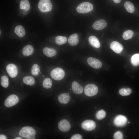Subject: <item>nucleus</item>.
<instances>
[{"label":"nucleus","mask_w":139,"mask_h":139,"mask_svg":"<svg viewBox=\"0 0 139 139\" xmlns=\"http://www.w3.org/2000/svg\"><path fill=\"white\" fill-rule=\"evenodd\" d=\"M35 130L32 127L25 126L22 128L19 133V135L27 139H35Z\"/></svg>","instance_id":"f257e3e1"},{"label":"nucleus","mask_w":139,"mask_h":139,"mask_svg":"<svg viewBox=\"0 0 139 139\" xmlns=\"http://www.w3.org/2000/svg\"><path fill=\"white\" fill-rule=\"evenodd\" d=\"M38 6L39 10L43 13L50 12L53 8L50 0H40Z\"/></svg>","instance_id":"f03ea898"},{"label":"nucleus","mask_w":139,"mask_h":139,"mask_svg":"<svg viewBox=\"0 0 139 139\" xmlns=\"http://www.w3.org/2000/svg\"><path fill=\"white\" fill-rule=\"evenodd\" d=\"M93 9V6L91 3L84 2L80 4L76 8L77 12L80 13H88Z\"/></svg>","instance_id":"7ed1b4c3"},{"label":"nucleus","mask_w":139,"mask_h":139,"mask_svg":"<svg viewBox=\"0 0 139 139\" xmlns=\"http://www.w3.org/2000/svg\"><path fill=\"white\" fill-rule=\"evenodd\" d=\"M53 79L56 80H60L64 77L65 73L64 70L59 67L56 68L53 70L50 74Z\"/></svg>","instance_id":"20e7f679"},{"label":"nucleus","mask_w":139,"mask_h":139,"mask_svg":"<svg viewBox=\"0 0 139 139\" xmlns=\"http://www.w3.org/2000/svg\"><path fill=\"white\" fill-rule=\"evenodd\" d=\"M98 90V88L95 85L89 84L85 86L84 92L85 94L87 96L92 97L97 94Z\"/></svg>","instance_id":"39448f33"},{"label":"nucleus","mask_w":139,"mask_h":139,"mask_svg":"<svg viewBox=\"0 0 139 139\" xmlns=\"http://www.w3.org/2000/svg\"><path fill=\"white\" fill-rule=\"evenodd\" d=\"M19 100V99L17 95L14 94L11 95L5 100V105L7 107H11L17 103Z\"/></svg>","instance_id":"423d86ee"},{"label":"nucleus","mask_w":139,"mask_h":139,"mask_svg":"<svg viewBox=\"0 0 139 139\" xmlns=\"http://www.w3.org/2000/svg\"><path fill=\"white\" fill-rule=\"evenodd\" d=\"M81 127L84 130L91 131L95 128L96 124L94 121L90 120H84L82 123Z\"/></svg>","instance_id":"0eeeda50"},{"label":"nucleus","mask_w":139,"mask_h":139,"mask_svg":"<svg viewBox=\"0 0 139 139\" xmlns=\"http://www.w3.org/2000/svg\"><path fill=\"white\" fill-rule=\"evenodd\" d=\"M6 70L9 75L12 78L15 77L18 74V69L14 64H8L6 67Z\"/></svg>","instance_id":"6e6552de"},{"label":"nucleus","mask_w":139,"mask_h":139,"mask_svg":"<svg viewBox=\"0 0 139 139\" xmlns=\"http://www.w3.org/2000/svg\"><path fill=\"white\" fill-rule=\"evenodd\" d=\"M127 119L125 116L122 115L117 116L114 119V123L116 126L119 127H123L126 124Z\"/></svg>","instance_id":"1a4fd4ad"},{"label":"nucleus","mask_w":139,"mask_h":139,"mask_svg":"<svg viewBox=\"0 0 139 139\" xmlns=\"http://www.w3.org/2000/svg\"><path fill=\"white\" fill-rule=\"evenodd\" d=\"M58 127L60 130L63 132H67L71 128L69 122L65 119H62L59 121L58 124Z\"/></svg>","instance_id":"9d476101"},{"label":"nucleus","mask_w":139,"mask_h":139,"mask_svg":"<svg viewBox=\"0 0 139 139\" xmlns=\"http://www.w3.org/2000/svg\"><path fill=\"white\" fill-rule=\"evenodd\" d=\"M87 61L90 66L94 68H99L102 65V63L100 60L94 58L89 57Z\"/></svg>","instance_id":"9b49d317"},{"label":"nucleus","mask_w":139,"mask_h":139,"mask_svg":"<svg viewBox=\"0 0 139 139\" xmlns=\"http://www.w3.org/2000/svg\"><path fill=\"white\" fill-rule=\"evenodd\" d=\"M107 25V23L104 20L100 19L96 21L93 24L92 27L94 29L100 30L103 29Z\"/></svg>","instance_id":"f8f14e48"},{"label":"nucleus","mask_w":139,"mask_h":139,"mask_svg":"<svg viewBox=\"0 0 139 139\" xmlns=\"http://www.w3.org/2000/svg\"><path fill=\"white\" fill-rule=\"evenodd\" d=\"M110 48L116 53H120L123 49V47L120 44L116 41L112 42L110 45Z\"/></svg>","instance_id":"ddd939ff"},{"label":"nucleus","mask_w":139,"mask_h":139,"mask_svg":"<svg viewBox=\"0 0 139 139\" xmlns=\"http://www.w3.org/2000/svg\"><path fill=\"white\" fill-rule=\"evenodd\" d=\"M72 87L73 91L76 94H81L83 91V87L76 81L72 82Z\"/></svg>","instance_id":"4468645a"},{"label":"nucleus","mask_w":139,"mask_h":139,"mask_svg":"<svg viewBox=\"0 0 139 139\" xmlns=\"http://www.w3.org/2000/svg\"><path fill=\"white\" fill-rule=\"evenodd\" d=\"M58 99L61 103L66 104L70 102V97L68 93H62L59 95Z\"/></svg>","instance_id":"2eb2a0df"},{"label":"nucleus","mask_w":139,"mask_h":139,"mask_svg":"<svg viewBox=\"0 0 139 139\" xmlns=\"http://www.w3.org/2000/svg\"><path fill=\"white\" fill-rule=\"evenodd\" d=\"M79 42V36L77 33H74L72 34L68 38V43L71 46L77 45L78 44Z\"/></svg>","instance_id":"dca6fc26"},{"label":"nucleus","mask_w":139,"mask_h":139,"mask_svg":"<svg viewBox=\"0 0 139 139\" xmlns=\"http://www.w3.org/2000/svg\"><path fill=\"white\" fill-rule=\"evenodd\" d=\"M89 41L90 45L94 47L98 48L100 46V43L98 40L94 36H90L89 38Z\"/></svg>","instance_id":"f3484780"},{"label":"nucleus","mask_w":139,"mask_h":139,"mask_svg":"<svg viewBox=\"0 0 139 139\" xmlns=\"http://www.w3.org/2000/svg\"><path fill=\"white\" fill-rule=\"evenodd\" d=\"M43 52L45 55L49 57L54 56L57 54V52L55 50L47 47H45L44 48Z\"/></svg>","instance_id":"a211bd4d"},{"label":"nucleus","mask_w":139,"mask_h":139,"mask_svg":"<svg viewBox=\"0 0 139 139\" xmlns=\"http://www.w3.org/2000/svg\"><path fill=\"white\" fill-rule=\"evenodd\" d=\"M33 47L30 45H27L23 49L22 52L23 55L25 56H28L32 55L34 52Z\"/></svg>","instance_id":"6ab92c4d"},{"label":"nucleus","mask_w":139,"mask_h":139,"mask_svg":"<svg viewBox=\"0 0 139 139\" xmlns=\"http://www.w3.org/2000/svg\"><path fill=\"white\" fill-rule=\"evenodd\" d=\"M15 33L20 37H22L24 36L25 32L23 27L21 25L16 26L14 30Z\"/></svg>","instance_id":"aec40b11"},{"label":"nucleus","mask_w":139,"mask_h":139,"mask_svg":"<svg viewBox=\"0 0 139 139\" xmlns=\"http://www.w3.org/2000/svg\"><path fill=\"white\" fill-rule=\"evenodd\" d=\"M20 7L21 9L28 11L30 8V5L28 0H21L20 4Z\"/></svg>","instance_id":"412c9836"},{"label":"nucleus","mask_w":139,"mask_h":139,"mask_svg":"<svg viewBox=\"0 0 139 139\" xmlns=\"http://www.w3.org/2000/svg\"><path fill=\"white\" fill-rule=\"evenodd\" d=\"M125 8L128 12L132 13L135 11V8L133 4L129 1H126L124 4Z\"/></svg>","instance_id":"4be33fe9"},{"label":"nucleus","mask_w":139,"mask_h":139,"mask_svg":"<svg viewBox=\"0 0 139 139\" xmlns=\"http://www.w3.org/2000/svg\"><path fill=\"white\" fill-rule=\"evenodd\" d=\"M67 41L66 37L62 36H58L55 38L56 43L58 45H60L66 43Z\"/></svg>","instance_id":"5701e85b"},{"label":"nucleus","mask_w":139,"mask_h":139,"mask_svg":"<svg viewBox=\"0 0 139 139\" xmlns=\"http://www.w3.org/2000/svg\"><path fill=\"white\" fill-rule=\"evenodd\" d=\"M23 81L25 84L32 85L35 83V80L34 78L31 76H27L24 77L23 79Z\"/></svg>","instance_id":"b1692460"},{"label":"nucleus","mask_w":139,"mask_h":139,"mask_svg":"<svg viewBox=\"0 0 139 139\" xmlns=\"http://www.w3.org/2000/svg\"><path fill=\"white\" fill-rule=\"evenodd\" d=\"M42 85L45 88L48 89L51 88L52 85V80L49 78H45L43 82Z\"/></svg>","instance_id":"393cba45"},{"label":"nucleus","mask_w":139,"mask_h":139,"mask_svg":"<svg viewBox=\"0 0 139 139\" xmlns=\"http://www.w3.org/2000/svg\"><path fill=\"white\" fill-rule=\"evenodd\" d=\"M131 62L134 66L139 65V54H136L133 55L131 57Z\"/></svg>","instance_id":"a878e982"},{"label":"nucleus","mask_w":139,"mask_h":139,"mask_svg":"<svg viewBox=\"0 0 139 139\" xmlns=\"http://www.w3.org/2000/svg\"><path fill=\"white\" fill-rule=\"evenodd\" d=\"M133 34L134 32L132 31L128 30L124 32L123 35V37L124 40H128L132 38Z\"/></svg>","instance_id":"bb28decb"},{"label":"nucleus","mask_w":139,"mask_h":139,"mask_svg":"<svg viewBox=\"0 0 139 139\" xmlns=\"http://www.w3.org/2000/svg\"><path fill=\"white\" fill-rule=\"evenodd\" d=\"M32 74L34 76H36L39 74L40 72V69L39 66L36 64H34L32 66L31 70Z\"/></svg>","instance_id":"cd10ccee"},{"label":"nucleus","mask_w":139,"mask_h":139,"mask_svg":"<svg viewBox=\"0 0 139 139\" xmlns=\"http://www.w3.org/2000/svg\"><path fill=\"white\" fill-rule=\"evenodd\" d=\"M1 84L3 87L6 88L9 85L8 79L6 76H3L1 78Z\"/></svg>","instance_id":"c85d7f7f"},{"label":"nucleus","mask_w":139,"mask_h":139,"mask_svg":"<svg viewBox=\"0 0 139 139\" xmlns=\"http://www.w3.org/2000/svg\"><path fill=\"white\" fill-rule=\"evenodd\" d=\"M132 92L131 90L129 88H122L120 89L119 91V93L123 96L130 95Z\"/></svg>","instance_id":"c756f323"},{"label":"nucleus","mask_w":139,"mask_h":139,"mask_svg":"<svg viewBox=\"0 0 139 139\" xmlns=\"http://www.w3.org/2000/svg\"><path fill=\"white\" fill-rule=\"evenodd\" d=\"M106 115V113L105 111L101 110L99 111L96 113L95 116L98 119L101 120L104 118Z\"/></svg>","instance_id":"7c9ffc66"},{"label":"nucleus","mask_w":139,"mask_h":139,"mask_svg":"<svg viewBox=\"0 0 139 139\" xmlns=\"http://www.w3.org/2000/svg\"><path fill=\"white\" fill-rule=\"evenodd\" d=\"M114 137L115 139H122L123 138V136L122 133L118 131L115 133Z\"/></svg>","instance_id":"2f4dec72"},{"label":"nucleus","mask_w":139,"mask_h":139,"mask_svg":"<svg viewBox=\"0 0 139 139\" xmlns=\"http://www.w3.org/2000/svg\"><path fill=\"white\" fill-rule=\"evenodd\" d=\"M82 136L80 134H76L73 135L71 138V139H82Z\"/></svg>","instance_id":"473e14b6"},{"label":"nucleus","mask_w":139,"mask_h":139,"mask_svg":"<svg viewBox=\"0 0 139 139\" xmlns=\"http://www.w3.org/2000/svg\"><path fill=\"white\" fill-rule=\"evenodd\" d=\"M0 139H7L6 136L4 135L1 134L0 135Z\"/></svg>","instance_id":"72a5a7b5"},{"label":"nucleus","mask_w":139,"mask_h":139,"mask_svg":"<svg viewBox=\"0 0 139 139\" xmlns=\"http://www.w3.org/2000/svg\"><path fill=\"white\" fill-rule=\"evenodd\" d=\"M121 0H113L114 3H118L121 1Z\"/></svg>","instance_id":"f704fd0d"},{"label":"nucleus","mask_w":139,"mask_h":139,"mask_svg":"<svg viewBox=\"0 0 139 139\" xmlns=\"http://www.w3.org/2000/svg\"><path fill=\"white\" fill-rule=\"evenodd\" d=\"M28 11L24 10V11L23 12V13L24 15H26L28 13L27 12Z\"/></svg>","instance_id":"c9c22d12"},{"label":"nucleus","mask_w":139,"mask_h":139,"mask_svg":"<svg viewBox=\"0 0 139 139\" xmlns=\"http://www.w3.org/2000/svg\"><path fill=\"white\" fill-rule=\"evenodd\" d=\"M15 139H22L20 137H16L14 138Z\"/></svg>","instance_id":"e433bc0d"},{"label":"nucleus","mask_w":139,"mask_h":139,"mask_svg":"<svg viewBox=\"0 0 139 139\" xmlns=\"http://www.w3.org/2000/svg\"><path fill=\"white\" fill-rule=\"evenodd\" d=\"M42 76H43V77L44 76V75H42Z\"/></svg>","instance_id":"4c0bfd02"}]
</instances>
